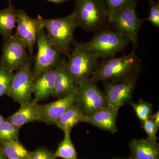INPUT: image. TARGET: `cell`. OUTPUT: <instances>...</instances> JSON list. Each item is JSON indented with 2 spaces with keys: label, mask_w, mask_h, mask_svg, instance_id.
Masks as SVG:
<instances>
[{
  "label": "cell",
  "mask_w": 159,
  "mask_h": 159,
  "mask_svg": "<svg viewBox=\"0 0 159 159\" xmlns=\"http://www.w3.org/2000/svg\"><path fill=\"white\" fill-rule=\"evenodd\" d=\"M141 63L134 51L122 57L103 59L97 63L90 79L96 83L104 81L119 83L139 78Z\"/></svg>",
  "instance_id": "cell-1"
},
{
  "label": "cell",
  "mask_w": 159,
  "mask_h": 159,
  "mask_svg": "<svg viewBox=\"0 0 159 159\" xmlns=\"http://www.w3.org/2000/svg\"><path fill=\"white\" fill-rule=\"evenodd\" d=\"M77 26L86 31L96 33L107 27L109 15L104 0H75Z\"/></svg>",
  "instance_id": "cell-2"
},
{
  "label": "cell",
  "mask_w": 159,
  "mask_h": 159,
  "mask_svg": "<svg viewBox=\"0 0 159 159\" xmlns=\"http://www.w3.org/2000/svg\"><path fill=\"white\" fill-rule=\"evenodd\" d=\"M44 29L51 43L64 56H69L75 43L74 31L77 26L74 12L60 18L41 19Z\"/></svg>",
  "instance_id": "cell-3"
},
{
  "label": "cell",
  "mask_w": 159,
  "mask_h": 159,
  "mask_svg": "<svg viewBox=\"0 0 159 159\" xmlns=\"http://www.w3.org/2000/svg\"><path fill=\"white\" fill-rule=\"evenodd\" d=\"M75 47L66 60L67 69L77 86L90 78L98 59L84 43H75Z\"/></svg>",
  "instance_id": "cell-4"
},
{
  "label": "cell",
  "mask_w": 159,
  "mask_h": 159,
  "mask_svg": "<svg viewBox=\"0 0 159 159\" xmlns=\"http://www.w3.org/2000/svg\"><path fill=\"white\" fill-rule=\"evenodd\" d=\"M129 41L113 30L104 28L97 31L88 42L86 47L99 59H109L123 51Z\"/></svg>",
  "instance_id": "cell-5"
},
{
  "label": "cell",
  "mask_w": 159,
  "mask_h": 159,
  "mask_svg": "<svg viewBox=\"0 0 159 159\" xmlns=\"http://www.w3.org/2000/svg\"><path fill=\"white\" fill-rule=\"evenodd\" d=\"M36 43L37 53L32 69L34 80L46 71L57 68L63 58L61 57V53L51 43L44 28L39 32Z\"/></svg>",
  "instance_id": "cell-6"
},
{
  "label": "cell",
  "mask_w": 159,
  "mask_h": 159,
  "mask_svg": "<svg viewBox=\"0 0 159 159\" xmlns=\"http://www.w3.org/2000/svg\"><path fill=\"white\" fill-rule=\"evenodd\" d=\"M137 2L125 9L114 12L109 16L108 25L122 37L137 45L139 32L143 20L140 19L136 11Z\"/></svg>",
  "instance_id": "cell-7"
},
{
  "label": "cell",
  "mask_w": 159,
  "mask_h": 159,
  "mask_svg": "<svg viewBox=\"0 0 159 159\" xmlns=\"http://www.w3.org/2000/svg\"><path fill=\"white\" fill-rule=\"evenodd\" d=\"M77 104L87 117L108 105L105 93L90 78L77 86Z\"/></svg>",
  "instance_id": "cell-8"
},
{
  "label": "cell",
  "mask_w": 159,
  "mask_h": 159,
  "mask_svg": "<svg viewBox=\"0 0 159 159\" xmlns=\"http://www.w3.org/2000/svg\"><path fill=\"white\" fill-rule=\"evenodd\" d=\"M30 60L22 68L14 74L11 87L7 96L20 104L30 101L34 90V79L32 76Z\"/></svg>",
  "instance_id": "cell-9"
},
{
  "label": "cell",
  "mask_w": 159,
  "mask_h": 159,
  "mask_svg": "<svg viewBox=\"0 0 159 159\" xmlns=\"http://www.w3.org/2000/svg\"><path fill=\"white\" fill-rule=\"evenodd\" d=\"M26 48L16 34L4 40L0 61L10 70L22 68L32 59L26 51Z\"/></svg>",
  "instance_id": "cell-10"
},
{
  "label": "cell",
  "mask_w": 159,
  "mask_h": 159,
  "mask_svg": "<svg viewBox=\"0 0 159 159\" xmlns=\"http://www.w3.org/2000/svg\"><path fill=\"white\" fill-rule=\"evenodd\" d=\"M138 78H134L119 83L104 81V93L106 95L108 105L119 111L120 107L133 102V94Z\"/></svg>",
  "instance_id": "cell-11"
},
{
  "label": "cell",
  "mask_w": 159,
  "mask_h": 159,
  "mask_svg": "<svg viewBox=\"0 0 159 159\" xmlns=\"http://www.w3.org/2000/svg\"><path fill=\"white\" fill-rule=\"evenodd\" d=\"M16 31L15 34L29 49L30 55L34 53V45L36 43L37 34L43 28L42 17L32 18L22 9L16 10Z\"/></svg>",
  "instance_id": "cell-12"
},
{
  "label": "cell",
  "mask_w": 159,
  "mask_h": 159,
  "mask_svg": "<svg viewBox=\"0 0 159 159\" xmlns=\"http://www.w3.org/2000/svg\"><path fill=\"white\" fill-rule=\"evenodd\" d=\"M77 89L54 102L39 105V114L41 122L53 124L77 103Z\"/></svg>",
  "instance_id": "cell-13"
},
{
  "label": "cell",
  "mask_w": 159,
  "mask_h": 159,
  "mask_svg": "<svg viewBox=\"0 0 159 159\" xmlns=\"http://www.w3.org/2000/svg\"><path fill=\"white\" fill-rule=\"evenodd\" d=\"M118 111L109 105L102 107L90 116L85 123L114 134L118 131L116 120Z\"/></svg>",
  "instance_id": "cell-14"
},
{
  "label": "cell",
  "mask_w": 159,
  "mask_h": 159,
  "mask_svg": "<svg viewBox=\"0 0 159 159\" xmlns=\"http://www.w3.org/2000/svg\"><path fill=\"white\" fill-rule=\"evenodd\" d=\"M66 61L64 57L56 70L53 96L58 99L68 96L77 89V86L67 69Z\"/></svg>",
  "instance_id": "cell-15"
},
{
  "label": "cell",
  "mask_w": 159,
  "mask_h": 159,
  "mask_svg": "<svg viewBox=\"0 0 159 159\" xmlns=\"http://www.w3.org/2000/svg\"><path fill=\"white\" fill-rule=\"evenodd\" d=\"M37 100L31 99L29 102L20 104L19 110L6 120L17 127L34 121H40L39 114V105Z\"/></svg>",
  "instance_id": "cell-16"
},
{
  "label": "cell",
  "mask_w": 159,
  "mask_h": 159,
  "mask_svg": "<svg viewBox=\"0 0 159 159\" xmlns=\"http://www.w3.org/2000/svg\"><path fill=\"white\" fill-rule=\"evenodd\" d=\"M132 159H159V145L148 139H133L129 142Z\"/></svg>",
  "instance_id": "cell-17"
},
{
  "label": "cell",
  "mask_w": 159,
  "mask_h": 159,
  "mask_svg": "<svg viewBox=\"0 0 159 159\" xmlns=\"http://www.w3.org/2000/svg\"><path fill=\"white\" fill-rule=\"evenodd\" d=\"M57 68L46 71L34 80L33 94L37 101L53 96Z\"/></svg>",
  "instance_id": "cell-18"
},
{
  "label": "cell",
  "mask_w": 159,
  "mask_h": 159,
  "mask_svg": "<svg viewBox=\"0 0 159 159\" xmlns=\"http://www.w3.org/2000/svg\"><path fill=\"white\" fill-rule=\"evenodd\" d=\"M87 117L76 103L53 124L61 129L64 133H71L72 129L80 122L85 123Z\"/></svg>",
  "instance_id": "cell-19"
},
{
  "label": "cell",
  "mask_w": 159,
  "mask_h": 159,
  "mask_svg": "<svg viewBox=\"0 0 159 159\" xmlns=\"http://www.w3.org/2000/svg\"><path fill=\"white\" fill-rule=\"evenodd\" d=\"M17 18L16 10L11 3L8 8L0 9V34L4 40L12 36V31L16 27Z\"/></svg>",
  "instance_id": "cell-20"
},
{
  "label": "cell",
  "mask_w": 159,
  "mask_h": 159,
  "mask_svg": "<svg viewBox=\"0 0 159 159\" xmlns=\"http://www.w3.org/2000/svg\"><path fill=\"white\" fill-rule=\"evenodd\" d=\"M0 149L7 159H30L31 157V152L19 141H1Z\"/></svg>",
  "instance_id": "cell-21"
},
{
  "label": "cell",
  "mask_w": 159,
  "mask_h": 159,
  "mask_svg": "<svg viewBox=\"0 0 159 159\" xmlns=\"http://www.w3.org/2000/svg\"><path fill=\"white\" fill-rule=\"evenodd\" d=\"M65 134L63 140L58 144L57 150L54 152L55 158L77 159L76 148L70 136V133Z\"/></svg>",
  "instance_id": "cell-22"
},
{
  "label": "cell",
  "mask_w": 159,
  "mask_h": 159,
  "mask_svg": "<svg viewBox=\"0 0 159 159\" xmlns=\"http://www.w3.org/2000/svg\"><path fill=\"white\" fill-rule=\"evenodd\" d=\"M14 74L0 61V98L8 95Z\"/></svg>",
  "instance_id": "cell-23"
},
{
  "label": "cell",
  "mask_w": 159,
  "mask_h": 159,
  "mask_svg": "<svg viewBox=\"0 0 159 159\" xmlns=\"http://www.w3.org/2000/svg\"><path fill=\"white\" fill-rule=\"evenodd\" d=\"M20 129L5 119L0 125V141H18Z\"/></svg>",
  "instance_id": "cell-24"
},
{
  "label": "cell",
  "mask_w": 159,
  "mask_h": 159,
  "mask_svg": "<svg viewBox=\"0 0 159 159\" xmlns=\"http://www.w3.org/2000/svg\"><path fill=\"white\" fill-rule=\"evenodd\" d=\"M130 105L133 107L137 117L141 121L147 120L152 115V105L151 103L140 100L137 103L133 102Z\"/></svg>",
  "instance_id": "cell-25"
},
{
  "label": "cell",
  "mask_w": 159,
  "mask_h": 159,
  "mask_svg": "<svg viewBox=\"0 0 159 159\" xmlns=\"http://www.w3.org/2000/svg\"><path fill=\"white\" fill-rule=\"evenodd\" d=\"M109 16L111 14L125 9L137 2L136 0H104Z\"/></svg>",
  "instance_id": "cell-26"
},
{
  "label": "cell",
  "mask_w": 159,
  "mask_h": 159,
  "mask_svg": "<svg viewBox=\"0 0 159 159\" xmlns=\"http://www.w3.org/2000/svg\"><path fill=\"white\" fill-rule=\"evenodd\" d=\"M141 122L142 128L148 135L147 139L153 142H157L158 138L156 134L159 129L157 127L153 120L150 117L147 120Z\"/></svg>",
  "instance_id": "cell-27"
},
{
  "label": "cell",
  "mask_w": 159,
  "mask_h": 159,
  "mask_svg": "<svg viewBox=\"0 0 159 159\" xmlns=\"http://www.w3.org/2000/svg\"><path fill=\"white\" fill-rule=\"evenodd\" d=\"M150 9L149 15L145 20H148L157 29L159 28V4L155 1H149Z\"/></svg>",
  "instance_id": "cell-28"
},
{
  "label": "cell",
  "mask_w": 159,
  "mask_h": 159,
  "mask_svg": "<svg viewBox=\"0 0 159 159\" xmlns=\"http://www.w3.org/2000/svg\"><path fill=\"white\" fill-rule=\"evenodd\" d=\"M54 152L44 147H40L31 152L30 159H55Z\"/></svg>",
  "instance_id": "cell-29"
},
{
  "label": "cell",
  "mask_w": 159,
  "mask_h": 159,
  "mask_svg": "<svg viewBox=\"0 0 159 159\" xmlns=\"http://www.w3.org/2000/svg\"><path fill=\"white\" fill-rule=\"evenodd\" d=\"M150 118L153 120L157 127L159 128V111H157L154 114H152Z\"/></svg>",
  "instance_id": "cell-30"
},
{
  "label": "cell",
  "mask_w": 159,
  "mask_h": 159,
  "mask_svg": "<svg viewBox=\"0 0 159 159\" xmlns=\"http://www.w3.org/2000/svg\"><path fill=\"white\" fill-rule=\"evenodd\" d=\"M46 1L54 3V4H61V3L65 2L70 1V0H46ZM74 1H75V0H74Z\"/></svg>",
  "instance_id": "cell-31"
},
{
  "label": "cell",
  "mask_w": 159,
  "mask_h": 159,
  "mask_svg": "<svg viewBox=\"0 0 159 159\" xmlns=\"http://www.w3.org/2000/svg\"><path fill=\"white\" fill-rule=\"evenodd\" d=\"M0 159H6V157L5 156L1 149H0Z\"/></svg>",
  "instance_id": "cell-32"
},
{
  "label": "cell",
  "mask_w": 159,
  "mask_h": 159,
  "mask_svg": "<svg viewBox=\"0 0 159 159\" xmlns=\"http://www.w3.org/2000/svg\"><path fill=\"white\" fill-rule=\"evenodd\" d=\"M5 119L3 118L2 116V115H1V114H0V125H1V124H2L4 121H5Z\"/></svg>",
  "instance_id": "cell-33"
},
{
  "label": "cell",
  "mask_w": 159,
  "mask_h": 159,
  "mask_svg": "<svg viewBox=\"0 0 159 159\" xmlns=\"http://www.w3.org/2000/svg\"><path fill=\"white\" fill-rule=\"evenodd\" d=\"M113 159H132L131 158L129 157L128 158H114Z\"/></svg>",
  "instance_id": "cell-34"
},
{
  "label": "cell",
  "mask_w": 159,
  "mask_h": 159,
  "mask_svg": "<svg viewBox=\"0 0 159 159\" xmlns=\"http://www.w3.org/2000/svg\"><path fill=\"white\" fill-rule=\"evenodd\" d=\"M11 0H9V3H11L10 2H11Z\"/></svg>",
  "instance_id": "cell-35"
},
{
  "label": "cell",
  "mask_w": 159,
  "mask_h": 159,
  "mask_svg": "<svg viewBox=\"0 0 159 159\" xmlns=\"http://www.w3.org/2000/svg\"><path fill=\"white\" fill-rule=\"evenodd\" d=\"M148 1H155V0H148Z\"/></svg>",
  "instance_id": "cell-36"
},
{
  "label": "cell",
  "mask_w": 159,
  "mask_h": 159,
  "mask_svg": "<svg viewBox=\"0 0 159 159\" xmlns=\"http://www.w3.org/2000/svg\"><path fill=\"white\" fill-rule=\"evenodd\" d=\"M6 159H7V158H6Z\"/></svg>",
  "instance_id": "cell-37"
}]
</instances>
